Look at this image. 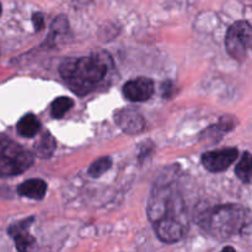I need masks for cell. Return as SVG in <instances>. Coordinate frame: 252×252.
I'll return each instance as SVG.
<instances>
[{
    "label": "cell",
    "instance_id": "cell-8",
    "mask_svg": "<svg viewBox=\"0 0 252 252\" xmlns=\"http://www.w3.org/2000/svg\"><path fill=\"white\" fill-rule=\"evenodd\" d=\"M158 238L166 244H175L180 241L185 233V224L174 218H162L153 224Z\"/></svg>",
    "mask_w": 252,
    "mask_h": 252
},
{
    "label": "cell",
    "instance_id": "cell-4",
    "mask_svg": "<svg viewBox=\"0 0 252 252\" xmlns=\"http://www.w3.org/2000/svg\"><path fill=\"white\" fill-rule=\"evenodd\" d=\"M33 164L29 150L0 134V177H10L26 171Z\"/></svg>",
    "mask_w": 252,
    "mask_h": 252
},
{
    "label": "cell",
    "instance_id": "cell-1",
    "mask_svg": "<svg viewBox=\"0 0 252 252\" xmlns=\"http://www.w3.org/2000/svg\"><path fill=\"white\" fill-rule=\"evenodd\" d=\"M59 73L71 91L84 96L91 93L105 78L107 65L100 57L95 56L68 58L61 64Z\"/></svg>",
    "mask_w": 252,
    "mask_h": 252
},
{
    "label": "cell",
    "instance_id": "cell-16",
    "mask_svg": "<svg viewBox=\"0 0 252 252\" xmlns=\"http://www.w3.org/2000/svg\"><path fill=\"white\" fill-rule=\"evenodd\" d=\"M74 105V101L66 96L56 98L52 103V116L53 118H62Z\"/></svg>",
    "mask_w": 252,
    "mask_h": 252
},
{
    "label": "cell",
    "instance_id": "cell-20",
    "mask_svg": "<svg viewBox=\"0 0 252 252\" xmlns=\"http://www.w3.org/2000/svg\"><path fill=\"white\" fill-rule=\"evenodd\" d=\"M0 15H1V4H0Z\"/></svg>",
    "mask_w": 252,
    "mask_h": 252
},
{
    "label": "cell",
    "instance_id": "cell-18",
    "mask_svg": "<svg viewBox=\"0 0 252 252\" xmlns=\"http://www.w3.org/2000/svg\"><path fill=\"white\" fill-rule=\"evenodd\" d=\"M32 24H33L36 31H41L44 26V17L41 12H37L32 16Z\"/></svg>",
    "mask_w": 252,
    "mask_h": 252
},
{
    "label": "cell",
    "instance_id": "cell-10",
    "mask_svg": "<svg viewBox=\"0 0 252 252\" xmlns=\"http://www.w3.org/2000/svg\"><path fill=\"white\" fill-rule=\"evenodd\" d=\"M33 219V217H31L9 228V235L14 238L15 246L19 251H26L30 246L34 244V239L29 234V228L31 226Z\"/></svg>",
    "mask_w": 252,
    "mask_h": 252
},
{
    "label": "cell",
    "instance_id": "cell-14",
    "mask_svg": "<svg viewBox=\"0 0 252 252\" xmlns=\"http://www.w3.org/2000/svg\"><path fill=\"white\" fill-rule=\"evenodd\" d=\"M69 32V24L68 20H66L65 16L61 15V16L57 17L56 20L52 24V29L51 32H49V37H48V42H53L56 43L57 39L59 37L66 36V33Z\"/></svg>",
    "mask_w": 252,
    "mask_h": 252
},
{
    "label": "cell",
    "instance_id": "cell-17",
    "mask_svg": "<svg viewBox=\"0 0 252 252\" xmlns=\"http://www.w3.org/2000/svg\"><path fill=\"white\" fill-rule=\"evenodd\" d=\"M112 166V159L110 157H103L94 161L88 170V174L91 177H100Z\"/></svg>",
    "mask_w": 252,
    "mask_h": 252
},
{
    "label": "cell",
    "instance_id": "cell-2",
    "mask_svg": "<svg viewBox=\"0 0 252 252\" xmlns=\"http://www.w3.org/2000/svg\"><path fill=\"white\" fill-rule=\"evenodd\" d=\"M201 223L214 238L228 239L238 233H250V212L236 204L217 206L202 214Z\"/></svg>",
    "mask_w": 252,
    "mask_h": 252
},
{
    "label": "cell",
    "instance_id": "cell-13",
    "mask_svg": "<svg viewBox=\"0 0 252 252\" xmlns=\"http://www.w3.org/2000/svg\"><path fill=\"white\" fill-rule=\"evenodd\" d=\"M54 149H56V140L52 137L51 133H44L41 137V139L38 140V143L34 147V152L38 158H49L53 154Z\"/></svg>",
    "mask_w": 252,
    "mask_h": 252
},
{
    "label": "cell",
    "instance_id": "cell-6",
    "mask_svg": "<svg viewBox=\"0 0 252 252\" xmlns=\"http://www.w3.org/2000/svg\"><path fill=\"white\" fill-rule=\"evenodd\" d=\"M238 149L235 148H226L208 152L202 157V164L208 171L221 172L230 167L238 159Z\"/></svg>",
    "mask_w": 252,
    "mask_h": 252
},
{
    "label": "cell",
    "instance_id": "cell-15",
    "mask_svg": "<svg viewBox=\"0 0 252 252\" xmlns=\"http://www.w3.org/2000/svg\"><path fill=\"white\" fill-rule=\"evenodd\" d=\"M236 176L244 182V184H250L251 182V154L249 152H245L243 154V158L236 165Z\"/></svg>",
    "mask_w": 252,
    "mask_h": 252
},
{
    "label": "cell",
    "instance_id": "cell-7",
    "mask_svg": "<svg viewBox=\"0 0 252 252\" xmlns=\"http://www.w3.org/2000/svg\"><path fill=\"white\" fill-rule=\"evenodd\" d=\"M154 94V81L149 78H137L123 86V95L132 102H144Z\"/></svg>",
    "mask_w": 252,
    "mask_h": 252
},
{
    "label": "cell",
    "instance_id": "cell-5",
    "mask_svg": "<svg viewBox=\"0 0 252 252\" xmlns=\"http://www.w3.org/2000/svg\"><path fill=\"white\" fill-rule=\"evenodd\" d=\"M226 51L239 62L245 61L252 44V30L249 21H238L231 25L226 33Z\"/></svg>",
    "mask_w": 252,
    "mask_h": 252
},
{
    "label": "cell",
    "instance_id": "cell-11",
    "mask_svg": "<svg viewBox=\"0 0 252 252\" xmlns=\"http://www.w3.org/2000/svg\"><path fill=\"white\" fill-rule=\"evenodd\" d=\"M17 192L20 196L27 197L30 199H43L47 192V184L43 180L39 179H31L27 181L22 182L19 187H17Z\"/></svg>",
    "mask_w": 252,
    "mask_h": 252
},
{
    "label": "cell",
    "instance_id": "cell-12",
    "mask_svg": "<svg viewBox=\"0 0 252 252\" xmlns=\"http://www.w3.org/2000/svg\"><path fill=\"white\" fill-rule=\"evenodd\" d=\"M41 129V122L38 118L33 115H26L19 121L17 123V133L21 137L25 138H32L37 134Z\"/></svg>",
    "mask_w": 252,
    "mask_h": 252
},
{
    "label": "cell",
    "instance_id": "cell-19",
    "mask_svg": "<svg viewBox=\"0 0 252 252\" xmlns=\"http://www.w3.org/2000/svg\"><path fill=\"white\" fill-rule=\"evenodd\" d=\"M74 1V4H76V5H85V4H88L89 1H91V0H73Z\"/></svg>",
    "mask_w": 252,
    "mask_h": 252
},
{
    "label": "cell",
    "instance_id": "cell-3",
    "mask_svg": "<svg viewBox=\"0 0 252 252\" xmlns=\"http://www.w3.org/2000/svg\"><path fill=\"white\" fill-rule=\"evenodd\" d=\"M148 217L153 224L162 218H174L186 225L184 203L171 184H157L148 202Z\"/></svg>",
    "mask_w": 252,
    "mask_h": 252
},
{
    "label": "cell",
    "instance_id": "cell-9",
    "mask_svg": "<svg viewBox=\"0 0 252 252\" xmlns=\"http://www.w3.org/2000/svg\"><path fill=\"white\" fill-rule=\"evenodd\" d=\"M118 127L128 134H138L145 127V121L138 111L133 108H123L115 115Z\"/></svg>",
    "mask_w": 252,
    "mask_h": 252
}]
</instances>
